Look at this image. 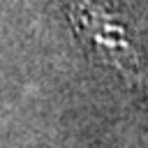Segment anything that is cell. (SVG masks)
<instances>
[{"label":"cell","instance_id":"1","mask_svg":"<svg viewBox=\"0 0 148 148\" xmlns=\"http://www.w3.org/2000/svg\"><path fill=\"white\" fill-rule=\"evenodd\" d=\"M74 21L83 28L90 42L104 53L106 62L118 67L125 76H139V60L134 49L130 46L125 30L106 14L104 7H97L90 0H74Z\"/></svg>","mask_w":148,"mask_h":148}]
</instances>
